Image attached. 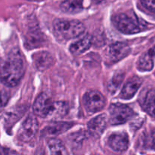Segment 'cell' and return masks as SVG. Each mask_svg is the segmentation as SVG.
I'll list each match as a JSON object with an SVG mask.
<instances>
[{"label": "cell", "mask_w": 155, "mask_h": 155, "mask_svg": "<svg viewBox=\"0 0 155 155\" xmlns=\"http://www.w3.org/2000/svg\"><path fill=\"white\" fill-rule=\"evenodd\" d=\"M108 145L115 151H126L130 145L129 136L125 133H114L110 136L107 140Z\"/></svg>", "instance_id": "obj_8"}, {"label": "cell", "mask_w": 155, "mask_h": 155, "mask_svg": "<svg viewBox=\"0 0 155 155\" xmlns=\"http://www.w3.org/2000/svg\"><path fill=\"white\" fill-rule=\"evenodd\" d=\"M142 83V80L139 77H134L126 83L120 94V98L122 99H130L133 98Z\"/></svg>", "instance_id": "obj_12"}, {"label": "cell", "mask_w": 155, "mask_h": 155, "mask_svg": "<svg viewBox=\"0 0 155 155\" xmlns=\"http://www.w3.org/2000/svg\"><path fill=\"white\" fill-rule=\"evenodd\" d=\"M92 39L90 36H84L70 46V51L74 55H79L87 51L92 45Z\"/></svg>", "instance_id": "obj_15"}, {"label": "cell", "mask_w": 155, "mask_h": 155, "mask_svg": "<svg viewBox=\"0 0 155 155\" xmlns=\"http://www.w3.org/2000/svg\"><path fill=\"white\" fill-rule=\"evenodd\" d=\"M69 111V104L64 101H53L45 117L48 120H58L66 116Z\"/></svg>", "instance_id": "obj_9"}, {"label": "cell", "mask_w": 155, "mask_h": 155, "mask_svg": "<svg viewBox=\"0 0 155 155\" xmlns=\"http://www.w3.org/2000/svg\"><path fill=\"white\" fill-rule=\"evenodd\" d=\"M39 124L36 118L33 115H30L22 124L18 131V137L21 141L28 142L31 141L37 133Z\"/></svg>", "instance_id": "obj_6"}, {"label": "cell", "mask_w": 155, "mask_h": 155, "mask_svg": "<svg viewBox=\"0 0 155 155\" xmlns=\"http://www.w3.org/2000/svg\"><path fill=\"white\" fill-rule=\"evenodd\" d=\"M9 98H10V95L8 92L5 90H0V112L5 107Z\"/></svg>", "instance_id": "obj_20"}, {"label": "cell", "mask_w": 155, "mask_h": 155, "mask_svg": "<svg viewBox=\"0 0 155 155\" xmlns=\"http://www.w3.org/2000/svg\"><path fill=\"white\" fill-rule=\"evenodd\" d=\"M107 127V117L101 114L91 120L88 124V130L94 137H98L103 133Z\"/></svg>", "instance_id": "obj_13"}, {"label": "cell", "mask_w": 155, "mask_h": 155, "mask_svg": "<svg viewBox=\"0 0 155 155\" xmlns=\"http://www.w3.org/2000/svg\"><path fill=\"white\" fill-rule=\"evenodd\" d=\"M35 67L39 71H45L54 63V57L48 51H39L32 56Z\"/></svg>", "instance_id": "obj_10"}, {"label": "cell", "mask_w": 155, "mask_h": 155, "mask_svg": "<svg viewBox=\"0 0 155 155\" xmlns=\"http://www.w3.org/2000/svg\"><path fill=\"white\" fill-rule=\"evenodd\" d=\"M83 0H64L61 4L62 12L68 14H77L83 8Z\"/></svg>", "instance_id": "obj_17"}, {"label": "cell", "mask_w": 155, "mask_h": 155, "mask_svg": "<svg viewBox=\"0 0 155 155\" xmlns=\"http://www.w3.org/2000/svg\"><path fill=\"white\" fill-rule=\"evenodd\" d=\"M27 1H30V2H40V1H42V0H27Z\"/></svg>", "instance_id": "obj_23"}, {"label": "cell", "mask_w": 155, "mask_h": 155, "mask_svg": "<svg viewBox=\"0 0 155 155\" xmlns=\"http://www.w3.org/2000/svg\"><path fill=\"white\" fill-rule=\"evenodd\" d=\"M154 98L155 92L154 89H147L145 92H142L139 98V103L142 108L151 117L154 116Z\"/></svg>", "instance_id": "obj_14"}, {"label": "cell", "mask_w": 155, "mask_h": 155, "mask_svg": "<svg viewBox=\"0 0 155 155\" xmlns=\"http://www.w3.org/2000/svg\"><path fill=\"white\" fill-rule=\"evenodd\" d=\"M83 23L77 20H56L54 22V30L59 36L65 39L79 37L85 31Z\"/></svg>", "instance_id": "obj_3"}, {"label": "cell", "mask_w": 155, "mask_h": 155, "mask_svg": "<svg viewBox=\"0 0 155 155\" xmlns=\"http://www.w3.org/2000/svg\"><path fill=\"white\" fill-rule=\"evenodd\" d=\"M51 155H68V150L63 142L58 139H51L48 142Z\"/></svg>", "instance_id": "obj_18"}, {"label": "cell", "mask_w": 155, "mask_h": 155, "mask_svg": "<svg viewBox=\"0 0 155 155\" xmlns=\"http://www.w3.org/2000/svg\"><path fill=\"white\" fill-rule=\"evenodd\" d=\"M113 22L118 30L125 34H134L150 27L146 21L140 19L133 12L120 13L113 17Z\"/></svg>", "instance_id": "obj_2"}, {"label": "cell", "mask_w": 155, "mask_h": 155, "mask_svg": "<svg viewBox=\"0 0 155 155\" xmlns=\"http://www.w3.org/2000/svg\"><path fill=\"white\" fill-rule=\"evenodd\" d=\"M53 101L51 97L45 92H42L38 95L33 104V111L36 115L42 117H45L48 108L51 106Z\"/></svg>", "instance_id": "obj_11"}, {"label": "cell", "mask_w": 155, "mask_h": 155, "mask_svg": "<svg viewBox=\"0 0 155 155\" xmlns=\"http://www.w3.org/2000/svg\"><path fill=\"white\" fill-rule=\"evenodd\" d=\"M109 120L112 125L125 124L135 115L134 111L129 106L120 103L111 104L109 108Z\"/></svg>", "instance_id": "obj_4"}, {"label": "cell", "mask_w": 155, "mask_h": 155, "mask_svg": "<svg viewBox=\"0 0 155 155\" xmlns=\"http://www.w3.org/2000/svg\"><path fill=\"white\" fill-rule=\"evenodd\" d=\"M130 52V48L125 42H114L110 45L107 51V58L110 63H115L127 57Z\"/></svg>", "instance_id": "obj_7"}, {"label": "cell", "mask_w": 155, "mask_h": 155, "mask_svg": "<svg viewBox=\"0 0 155 155\" xmlns=\"http://www.w3.org/2000/svg\"><path fill=\"white\" fill-rule=\"evenodd\" d=\"M142 5L144 6L145 8L149 11L150 12L154 14L155 10L154 0H141Z\"/></svg>", "instance_id": "obj_21"}, {"label": "cell", "mask_w": 155, "mask_h": 155, "mask_svg": "<svg viewBox=\"0 0 155 155\" xmlns=\"http://www.w3.org/2000/svg\"><path fill=\"white\" fill-rule=\"evenodd\" d=\"M84 104L89 114H95L100 111L106 104L104 95L98 91H90L85 95Z\"/></svg>", "instance_id": "obj_5"}, {"label": "cell", "mask_w": 155, "mask_h": 155, "mask_svg": "<svg viewBox=\"0 0 155 155\" xmlns=\"http://www.w3.org/2000/svg\"><path fill=\"white\" fill-rule=\"evenodd\" d=\"M104 1H106V0H92V2H93L94 3H96V4L103 2H104Z\"/></svg>", "instance_id": "obj_22"}, {"label": "cell", "mask_w": 155, "mask_h": 155, "mask_svg": "<svg viewBox=\"0 0 155 155\" xmlns=\"http://www.w3.org/2000/svg\"><path fill=\"white\" fill-rule=\"evenodd\" d=\"M154 48H151L141 56L138 62V69L142 71H151L154 68Z\"/></svg>", "instance_id": "obj_16"}, {"label": "cell", "mask_w": 155, "mask_h": 155, "mask_svg": "<svg viewBox=\"0 0 155 155\" xmlns=\"http://www.w3.org/2000/svg\"><path fill=\"white\" fill-rule=\"evenodd\" d=\"M71 127H72V124L71 123H54L52 125L47 127L45 130L48 134L55 136V135H59L67 131Z\"/></svg>", "instance_id": "obj_19"}, {"label": "cell", "mask_w": 155, "mask_h": 155, "mask_svg": "<svg viewBox=\"0 0 155 155\" xmlns=\"http://www.w3.org/2000/svg\"><path fill=\"white\" fill-rule=\"evenodd\" d=\"M25 72V64L19 50L14 49L0 58V80L8 87L16 86Z\"/></svg>", "instance_id": "obj_1"}]
</instances>
